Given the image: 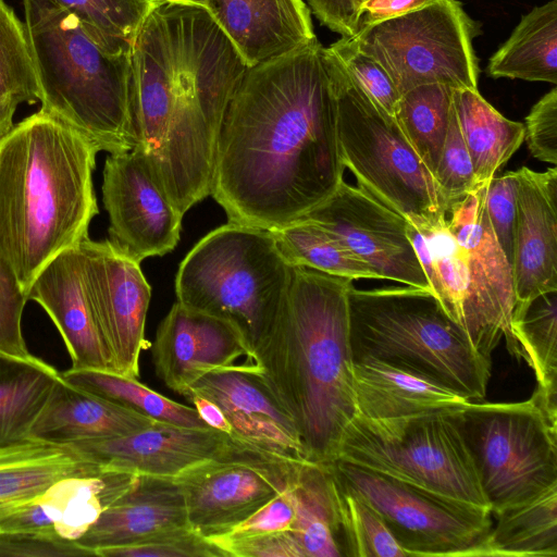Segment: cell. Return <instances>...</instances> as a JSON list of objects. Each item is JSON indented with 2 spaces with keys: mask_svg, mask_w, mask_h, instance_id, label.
<instances>
[{
  "mask_svg": "<svg viewBox=\"0 0 557 557\" xmlns=\"http://www.w3.org/2000/svg\"><path fill=\"white\" fill-rule=\"evenodd\" d=\"M317 38L248 67L223 117L211 194L228 222L275 230L344 180L336 101Z\"/></svg>",
  "mask_w": 557,
  "mask_h": 557,
  "instance_id": "cell-1",
  "label": "cell"
},
{
  "mask_svg": "<svg viewBox=\"0 0 557 557\" xmlns=\"http://www.w3.org/2000/svg\"><path fill=\"white\" fill-rule=\"evenodd\" d=\"M248 66L198 4L154 1L132 46L129 126L182 214L210 196L215 146Z\"/></svg>",
  "mask_w": 557,
  "mask_h": 557,
  "instance_id": "cell-2",
  "label": "cell"
},
{
  "mask_svg": "<svg viewBox=\"0 0 557 557\" xmlns=\"http://www.w3.org/2000/svg\"><path fill=\"white\" fill-rule=\"evenodd\" d=\"M354 281L293 267L287 295L251 345V360L290 417L307 458L332 463L357 416L349 331Z\"/></svg>",
  "mask_w": 557,
  "mask_h": 557,
  "instance_id": "cell-3",
  "label": "cell"
},
{
  "mask_svg": "<svg viewBox=\"0 0 557 557\" xmlns=\"http://www.w3.org/2000/svg\"><path fill=\"white\" fill-rule=\"evenodd\" d=\"M99 149L39 110L0 140V256L27 294L58 255L88 238L98 214Z\"/></svg>",
  "mask_w": 557,
  "mask_h": 557,
  "instance_id": "cell-4",
  "label": "cell"
},
{
  "mask_svg": "<svg viewBox=\"0 0 557 557\" xmlns=\"http://www.w3.org/2000/svg\"><path fill=\"white\" fill-rule=\"evenodd\" d=\"M22 3L40 110L83 134L99 151L132 150V51H106L54 0Z\"/></svg>",
  "mask_w": 557,
  "mask_h": 557,
  "instance_id": "cell-5",
  "label": "cell"
},
{
  "mask_svg": "<svg viewBox=\"0 0 557 557\" xmlns=\"http://www.w3.org/2000/svg\"><path fill=\"white\" fill-rule=\"evenodd\" d=\"M354 361L374 359L443 385L468 400H482L491 359L430 289L409 285L358 289L348 295Z\"/></svg>",
  "mask_w": 557,
  "mask_h": 557,
  "instance_id": "cell-6",
  "label": "cell"
},
{
  "mask_svg": "<svg viewBox=\"0 0 557 557\" xmlns=\"http://www.w3.org/2000/svg\"><path fill=\"white\" fill-rule=\"evenodd\" d=\"M293 276L270 230L228 222L205 235L180 263L175 294L183 306L232 324L250 351L277 313Z\"/></svg>",
  "mask_w": 557,
  "mask_h": 557,
  "instance_id": "cell-7",
  "label": "cell"
},
{
  "mask_svg": "<svg viewBox=\"0 0 557 557\" xmlns=\"http://www.w3.org/2000/svg\"><path fill=\"white\" fill-rule=\"evenodd\" d=\"M323 59L336 101L343 164L358 186L410 224L445 215L448 203L395 117L362 90L327 47Z\"/></svg>",
  "mask_w": 557,
  "mask_h": 557,
  "instance_id": "cell-8",
  "label": "cell"
},
{
  "mask_svg": "<svg viewBox=\"0 0 557 557\" xmlns=\"http://www.w3.org/2000/svg\"><path fill=\"white\" fill-rule=\"evenodd\" d=\"M457 410L398 419L357 414L344 433L337 459L491 511Z\"/></svg>",
  "mask_w": 557,
  "mask_h": 557,
  "instance_id": "cell-9",
  "label": "cell"
},
{
  "mask_svg": "<svg viewBox=\"0 0 557 557\" xmlns=\"http://www.w3.org/2000/svg\"><path fill=\"white\" fill-rule=\"evenodd\" d=\"M457 419L491 513L557 485V417L533 397L470 401Z\"/></svg>",
  "mask_w": 557,
  "mask_h": 557,
  "instance_id": "cell-10",
  "label": "cell"
},
{
  "mask_svg": "<svg viewBox=\"0 0 557 557\" xmlns=\"http://www.w3.org/2000/svg\"><path fill=\"white\" fill-rule=\"evenodd\" d=\"M480 26L456 0H438L420 10L360 27L352 37L379 61L399 95L431 83L478 88L473 39Z\"/></svg>",
  "mask_w": 557,
  "mask_h": 557,
  "instance_id": "cell-11",
  "label": "cell"
},
{
  "mask_svg": "<svg viewBox=\"0 0 557 557\" xmlns=\"http://www.w3.org/2000/svg\"><path fill=\"white\" fill-rule=\"evenodd\" d=\"M336 479L379 512L408 556H470L492 528L491 511L450 502L336 459Z\"/></svg>",
  "mask_w": 557,
  "mask_h": 557,
  "instance_id": "cell-12",
  "label": "cell"
},
{
  "mask_svg": "<svg viewBox=\"0 0 557 557\" xmlns=\"http://www.w3.org/2000/svg\"><path fill=\"white\" fill-rule=\"evenodd\" d=\"M299 463L232 438L218 455L175 478L189 527L206 539L226 534L286 491Z\"/></svg>",
  "mask_w": 557,
  "mask_h": 557,
  "instance_id": "cell-13",
  "label": "cell"
},
{
  "mask_svg": "<svg viewBox=\"0 0 557 557\" xmlns=\"http://www.w3.org/2000/svg\"><path fill=\"white\" fill-rule=\"evenodd\" d=\"M82 275L112 372L138 379L139 358L150 347L146 318L151 287L140 263L109 239H85L78 245Z\"/></svg>",
  "mask_w": 557,
  "mask_h": 557,
  "instance_id": "cell-14",
  "label": "cell"
},
{
  "mask_svg": "<svg viewBox=\"0 0 557 557\" xmlns=\"http://www.w3.org/2000/svg\"><path fill=\"white\" fill-rule=\"evenodd\" d=\"M299 219L332 234L382 280L430 289L407 234V220L361 187L343 180L332 195Z\"/></svg>",
  "mask_w": 557,
  "mask_h": 557,
  "instance_id": "cell-15",
  "label": "cell"
},
{
  "mask_svg": "<svg viewBox=\"0 0 557 557\" xmlns=\"http://www.w3.org/2000/svg\"><path fill=\"white\" fill-rule=\"evenodd\" d=\"M102 201L109 215V240L139 263L169 253L180 242L183 215L138 152L109 153Z\"/></svg>",
  "mask_w": 557,
  "mask_h": 557,
  "instance_id": "cell-16",
  "label": "cell"
},
{
  "mask_svg": "<svg viewBox=\"0 0 557 557\" xmlns=\"http://www.w3.org/2000/svg\"><path fill=\"white\" fill-rule=\"evenodd\" d=\"M188 392L201 394L220 407L233 440L292 462L309 461L294 422L252 361L212 370Z\"/></svg>",
  "mask_w": 557,
  "mask_h": 557,
  "instance_id": "cell-17",
  "label": "cell"
},
{
  "mask_svg": "<svg viewBox=\"0 0 557 557\" xmlns=\"http://www.w3.org/2000/svg\"><path fill=\"white\" fill-rule=\"evenodd\" d=\"M150 347L156 375L182 396L212 370L243 357L252 361L248 344L232 324L178 301L160 322Z\"/></svg>",
  "mask_w": 557,
  "mask_h": 557,
  "instance_id": "cell-18",
  "label": "cell"
},
{
  "mask_svg": "<svg viewBox=\"0 0 557 557\" xmlns=\"http://www.w3.org/2000/svg\"><path fill=\"white\" fill-rule=\"evenodd\" d=\"M407 234L431 292L474 348L491 359L502 337L488 318L467 251L449 228L446 214L417 224L408 222Z\"/></svg>",
  "mask_w": 557,
  "mask_h": 557,
  "instance_id": "cell-19",
  "label": "cell"
},
{
  "mask_svg": "<svg viewBox=\"0 0 557 557\" xmlns=\"http://www.w3.org/2000/svg\"><path fill=\"white\" fill-rule=\"evenodd\" d=\"M232 437L212 428L162 421L134 433L72 445L91 460L137 475L176 478L222 451Z\"/></svg>",
  "mask_w": 557,
  "mask_h": 557,
  "instance_id": "cell-20",
  "label": "cell"
},
{
  "mask_svg": "<svg viewBox=\"0 0 557 557\" xmlns=\"http://www.w3.org/2000/svg\"><path fill=\"white\" fill-rule=\"evenodd\" d=\"M511 277L516 301L557 290V166L516 171Z\"/></svg>",
  "mask_w": 557,
  "mask_h": 557,
  "instance_id": "cell-21",
  "label": "cell"
},
{
  "mask_svg": "<svg viewBox=\"0 0 557 557\" xmlns=\"http://www.w3.org/2000/svg\"><path fill=\"white\" fill-rule=\"evenodd\" d=\"M27 298L39 304L57 326L70 354L72 369L112 372L85 293L78 246L64 250L39 272Z\"/></svg>",
  "mask_w": 557,
  "mask_h": 557,
  "instance_id": "cell-22",
  "label": "cell"
},
{
  "mask_svg": "<svg viewBox=\"0 0 557 557\" xmlns=\"http://www.w3.org/2000/svg\"><path fill=\"white\" fill-rule=\"evenodd\" d=\"M206 9L248 67L317 38L304 0H206Z\"/></svg>",
  "mask_w": 557,
  "mask_h": 557,
  "instance_id": "cell-23",
  "label": "cell"
},
{
  "mask_svg": "<svg viewBox=\"0 0 557 557\" xmlns=\"http://www.w3.org/2000/svg\"><path fill=\"white\" fill-rule=\"evenodd\" d=\"M188 525L184 497L175 478L138 475L132 487L104 509L76 543L95 556L103 548L134 544Z\"/></svg>",
  "mask_w": 557,
  "mask_h": 557,
  "instance_id": "cell-24",
  "label": "cell"
},
{
  "mask_svg": "<svg viewBox=\"0 0 557 557\" xmlns=\"http://www.w3.org/2000/svg\"><path fill=\"white\" fill-rule=\"evenodd\" d=\"M154 421L120 404L77 388L60 376L32 426L30 436L69 445L124 436Z\"/></svg>",
  "mask_w": 557,
  "mask_h": 557,
  "instance_id": "cell-25",
  "label": "cell"
},
{
  "mask_svg": "<svg viewBox=\"0 0 557 557\" xmlns=\"http://www.w3.org/2000/svg\"><path fill=\"white\" fill-rule=\"evenodd\" d=\"M357 414L398 419L456 410L470 403L454 391L374 359L354 361Z\"/></svg>",
  "mask_w": 557,
  "mask_h": 557,
  "instance_id": "cell-26",
  "label": "cell"
},
{
  "mask_svg": "<svg viewBox=\"0 0 557 557\" xmlns=\"http://www.w3.org/2000/svg\"><path fill=\"white\" fill-rule=\"evenodd\" d=\"M102 466L72 445L33 436L0 445V521L55 482Z\"/></svg>",
  "mask_w": 557,
  "mask_h": 557,
  "instance_id": "cell-27",
  "label": "cell"
},
{
  "mask_svg": "<svg viewBox=\"0 0 557 557\" xmlns=\"http://www.w3.org/2000/svg\"><path fill=\"white\" fill-rule=\"evenodd\" d=\"M289 490L295 504L290 531L304 557L344 556L336 484L330 463H299Z\"/></svg>",
  "mask_w": 557,
  "mask_h": 557,
  "instance_id": "cell-28",
  "label": "cell"
},
{
  "mask_svg": "<svg viewBox=\"0 0 557 557\" xmlns=\"http://www.w3.org/2000/svg\"><path fill=\"white\" fill-rule=\"evenodd\" d=\"M453 107L480 188L496 176L520 148L524 124L500 114L479 89H454Z\"/></svg>",
  "mask_w": 557,
  "mask_h": 557,
  "instance_id": "cell-29",
  "label": "cell"
},
{
  "mask_svg": "<svg viewBox=\"0 0 557 557\" xmlns=\"http://www.w3.org/2000/svg\"><path fill=\"white\" fill-rule=\"evenodd\" d=\"M511 349L533 370L537 387L533 396L557 414V290L516 301L510 319Z\"/></svg>",
  "mask_w": 557,
  "mask_h": 557,
  "instance_id": "cell-30",
  "label": "cell"
},
{
  "mask_svg": "<svg viewBox=\"0 0 557 557\" xmlns=\"http://www.w3.org/2000/svg\"><path fill=\"white\" fill-rule=\"evenodd\" d=\"M486 73L557 84V0L523 15L510 37L490 58Z\"/></svg>",
  "mask_w": 557,
  "mask_h": 557,
  "instance_id": "cell-31",
  "label": "cell"
},
{
  "mask_svg": "<svg viewBox=\"0 0 557 557\" xmlns=\"http://www.w3.org/2000/svg\"><path fill=\"white\" fill-rule=\"evenodd\" d=\"M495 516V528L470 556H557V485Z\"/></svg>",
  "mask_w": 557,
  "mask_h": 557,
  "instance_id": "cell-32",
  "label": "cell"
},
{
  "mask_svg": "<svg viewBox=\"0 0 557 557\" xmlns=\"http://www.w3.org/2000/svg\"><path fill=\"white\" fill-rule=\"evenodd\" d=\"M60 376L54 367L35 356L0 351V445L30 436Z\"/></svg>",
  "mask_w": 557,
  "mask_h": 557,
  "instance_id": "cell-33",
  "label": "cell"
},
{
  "mask_svg": "<svg viewBox=\"0 0 557 557\" xmlns=\"http://www.w3.org/2000/svg\"><path fill=\"white\" fill-rule=\"evenodd\" d=\"M275 243L293 267H304L352 281L382 280L369 264L349 251L332 234L305 219L270 230Z\"/></svg>",
  "mask_w": 557,
  "mask_h": 557,
  "instance_id": "cell-34",
  "label": "cell"
},
{
  "mask_svg": "<svg viewBox=\"0 0 557 557\" xmlns=\"http://www.w3.org/2000/svg\"><path fill=\"white\" fill-rule=\"evenodd\" d=\"M69 384L120 404L153 420L188 428H209L194 407L172 400L138 379L110 371L69 369L61 372Z\"/></svg>",
  "mask_w": 557,
  "mask_h": 557,
  "instance_id": "cell-35",
  "label": "cell"
},
{
  "mask_svg": "<svg viewBox=\"0 0 557 557\" xmlns=\"http://www.w3.org/2000/svg\"><path fill=\"white\" fill-rule=\"evenodd\" d=\"M454 88L431 83L416 86L399 98L395 121L406 139L434 175L446 137Z\"/></svg>",
  "mask_w": 557,
  "mask_h": 557,
  "instance_id": "cell-36",
  "label": "cell"
},
{
  "mask_svg": "<svg viewBox=\"0 0 557 557\" xmlns=\"http://www.w3.org/2000/svg\"><path fill=\"white\" fill-rule=\"evenodd\" d=\"M72 13L87 34L106 51H132L133 42L154 1L54 0Z\"/></svg>",
  "mask_w": 557,
  "mask_h": 557,
  "instance_id": "cell-37",
  "label": "cell"
},
{
  "mask_svg": "<svg viewBox=\"0 0 557 557\" xmlns=\"http://www.w3.org/2000/svg\"><path fill=\"white\" fill-rule=\"evenodd\" d=\"M334 479L344 556H408L370 503L358 492L338 481L335 475Z\"/></svg>",
  "mask_w": 557,
  "mask_h": 557,
  "instance_id": "cell-38",
  "label": "cell"
},
{
  "mask_svg": "<svg viewBox=\"0 0 557 557\" xmlns=\"http://www.w3.org/2000/svg\"><path fill=\"white\" fill-rule=\"evenodd\" d=\"M0 96L15 106L40 100L24 22L5 0H0Z\"/></svg>",
  "mask_w": 557,
  "mask_h": 557,
  "instance_id": "cell-39",
  "label": "cell"
},
{
  "mask_svg": "<svg viewBox=\"0 0 557 557\" xmlns=\"http://www.w3.org/2000/svg\"><path fill=\"white\" fill-rule=\"evenodd\" d=\"M99 557H227L189 525L168 530L140 542L97 550Z\"/></svg>",
  "mask_w": 557,
  "mask_h": 557,
  "instance_id": "cell-40",
  "label": "cell"
},
{
  "mask_svg": "<svg viewBox=\"0 0 557 557\" xmlns=\"http://www.w3.org/2000/svg\"><path fill=\"white\" fill-rule=\"evenodd\" d=\"M329 48L371 100L394 117L400 95L383 65L363 52L352 37H341Z\"/></svg>",
  "mask_w": 557,
  "mask_h": 557,
  "instance_id": "cell-41",
  "label": "cell"
},
{
  "mask_svg": "<svg viewBox=\"0 0 557 557\" xmlns=\"http://www.w3.org/2000/svg\"><path fill=\"white\" fill-rule=\"evenodd\" d=\"M448 208L450 203L479 189L473 165L451 104L446 137L434 172ZM481 188V187H480Z\"/></svg>",
  "mask_w": 557,
  "mask_h": 557,
  "instance_id": "cell-42",
  "label": "cell"
},
{
  "mask_svg": "<svg viewBox=\"0 0 557 557\" xmlns=\"http://www.w3.org/2000/svg\"><path fill=\"white\" fill-rule=\"evenodd\" d=\"M27 300L14 271L0 256V351L23 358L33 356L22 333V314Z\"/></svg>",
  "mask_w": 557,
  "mask_h": 557,
  "instance_id": "cell-43",
  "label": "cell"
},
{
  "mask_svg": "<svg viewBox=\"0 0 557 557\" xmlns=\"http://www.w3.org/2000/svg\"><path fill=\"white\" fill-rule=\"evenodd\" d=\"M516 171L494 176L485 189V209L494 237L511 264L517 211Z\"/></svg>",
  "mask_w": 557,
  "mask_h": 557,
  "instance_id": "cell-44",
  "label": "cell"
},
{
  "mask_svg": "<svg viewBox=\"0 0 557 557\" xmlns=\"http://www.w3.org/2000/svg\"><path fill=\"white\" fill-rule=\"evenodd\" d=\"M92 552L58 535L34 531H0V557H82Z\"/></svg>",
  "mask_w": 557,
  "mask_h": 557,
  "instance_id": "cell-45",
  "label": "cell"
},
{
  "mask_svg": "<svg viewBox=\"0 0 557 557\" xmlns=\"http://www.w3.org/2000/svg\"><path fill=\"white\" fill-rule=\"evenodd\" d=\"M524 140L531 154L557 164V88L545 94L525 117Z\"/></svg>",
  "mask_w": 557,
  "mask_h": 557,
  "instance_id": "cell-46",
  "label": "cell"
},
{
  "mask_svg": "<svg viewBox=\"0 0 557 557\" xmlns=\"http://www.w3.org/2000/svg\"><path fill=\"white\" fill-rule=\"evenodd\" d=\"M294 520L295 504L288 487L221 536L238 539L289 531L292 530Z\"/></svg>",
  "mask_w": 557,
  "mask_h": 557,
  "instance_id": "cell-47",
  "label": "cell"
},
{
  "mask_svg": "<svg viewBox=\"0 0 557 557\" xmlns=\"http://www.w3.org/2000/svg\"><path fill=\"white\" fill-rule=\"evenodd\" d=\"M227 557H304L292 531L238 539H208Z\"/></svg>",
  "mask_w": 557,
  "mask_h": 557,
  "instance_id": "cell-48",
  "label": "cell"
},
{
  "mask_svg": "<svg viewBox=\"0 0 557 557\" xmlns=\"http://www.w3.org/2000/svg\"><path fill=\"white\" fill-rule=\"evenodd\" d=\"M438 0H363L359 8L360 27L420 10Z\"/></svg>",
  "mask_w": 557,
  "mask_h": 557,
  "instance_id": "cell-49",
  "label": "cell"
},
{
  "mask_svg": "<svg viewBox=\"0 0 557 557\" xmlns=\"http://www.w3.org/2000/svg\"><path fill=\"white\" fill-rule=\"evenodd\" d=\"M196 409L200 419L209 426L231 436L232 428L220 407L207 397L196 392L185 395Z\"/></svg>",
  "mask_w": 557,
  "mask_h": 557,
  "instance_id": "cell-50",
  "label": "cell"
},
{
  "mask_svg": "<svg viewBox=\"0 0 557 557\" xmlns=\"http://www.w3.org/2000/svg\"><path fill=\"white\" fill-rule=\"evenodd\" d=\"M17 106L0 96V140L11 131Z\"/></svg>",
  "mask_w": 557,
  "mask_h": 557,
  "instance_id": "cell-51",
  "label": "cell"
},
{
  "mask_svg": "<svg viewBox=\"0 0 557 557\" xmlns=\"http://www.w3.org/2000/svg\"><path fill=\"white\" fill-rule=\"evenodd\" d=\"M151 1H159V0H151ZM163 1H177V2L193 3V4L202 5L206 8V0H163Z\"/></svg>",
  "mask_w": 557,
  "mask_h": 557,
  "instance_id": "cell-52",
  "label": "cell"
},
{
  "mask_svg": "<svg viewBox=\"0 0 557 557\" xmlns=\"http://www.w3.org/2000/svg\"><path fill=\"white\" fill-rule=\"evenodd\" d=\"M363 0H360V2H362ZM361 4V3H360Z\"/></svg>",
  "mask_w": 557,
  "mask_h": 557,
  "instance_id": "cell-53",
  "label": "cell"
}]
</instances>
